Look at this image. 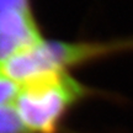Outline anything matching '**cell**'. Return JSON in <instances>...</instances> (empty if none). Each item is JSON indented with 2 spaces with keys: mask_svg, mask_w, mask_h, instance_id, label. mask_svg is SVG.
Segmentation results:
<instances>
[{
  "mask_svg": "<svg viewBox=\"0 0 133 133\" xmlns=\"http://www.w3.org/2000/svg\"><path fill=\"white\" fill-rule=\"evenodd\" d=\"M19 91V84L0 76V107L11 106Z\"/></svg>",
  "mask_w": 133,
  "mask_h": 133,
  "instance_id": "cell-5",
  "label": "cell"
},
{
  "mask_svg": "<svg viewBox=\"0 0 133 133\" xmlns=\"http://www.w3.org/2000/svg\"><path fill=\"white\" fill-rule=\"evenodd\" d=\"M88 92L64 70L20 83L12 107L29 133H56L59 121Z\"/></svg>",
  "mask_w": 133,
  "mask_h": 133,
  "instance_id": "cell-1",
  "label": "cell"
},
{
  "mask_svg": "<svg viewBox=\"0 0 133 133\" xmlns=\"http://www.w3.org/2000/svg\"><path fill=\"white\" fill-rule=\"evenodd\" d=\"M0 133H29L12 106L0 107Z\"/></svg>",
  "mask_w": 133,
  "mask_h": 133,
  "instance_id": "cell-4",
  "label": "cell"
},
{
  "mask_svg": "<svg viewBox=\"0 0 133 133\" xmlns=\"http://www.w3.org/2000/svg\"><path fill=\"white\" fill-rule=\"evenodd\" d=\"M43 42L30 9L0 14V62Z\"/></svg>",
  "mask_w": 133,
  "mask_h": 133,
  "instance_id": "cell-3",
  "label": "cell"
},
{
  "mask_svg": "<svg viewBox=\"0 0 133 133\" xmlns=\"http://www.w3.org/2000/svg\"><path fill=\"white\" fill-rule=\"evenodd\" d=\"M128 51H133L131 37L94 43L43 41L29 51L0 62V76L20 84L41 74L62 71L69 65Z\"/></svg>",
  "mask_w": 133,
  "mask_h": 133,
  "instance_id": "cell-2",
  "label": "cell"
}]
</instances>
